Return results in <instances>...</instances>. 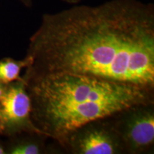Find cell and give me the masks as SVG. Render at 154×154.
I'll list each match as a JSON object with an SVG mask.
<instances>
[{"label": "cell", "mask_w": 154, "mask_h": 154, "mask_svg": "<svg viewBox=\"0 0 154 154\" xmlns=\"http://www.w3.org/2000/svg\"><path fill=\"white\" fill-rule=\"evenodd\" d=\"M64 2L71 4V5H76V4L79 3L82 0H62Z\"/></svg>", "instance_id": "cell-9"}, {"label": "cell", "mask_w": 154, "mask_h": 154, "mask_svg": "<svg viewBox=\"0 0 154 154\" xmlns=\"http://www.w3.org/2000/svg\"><path fill=\"white\" fill-rule=\"evenodd\" d=\"M45 136L36 134H22L9 137L5 151L8 154H40L44 153L42 138Z\"/></svg>", "instance_id": "cell-6"}, {"label": "cell", "mask_w": 154, "mask_h": 154, "mask_svg": "<svg viewBox=\"0 0 154 154\" xmlns=\"http://www.w3.org/2000/svg\"><path fill=\"white\" fill-rule=\"evenodd\" d=\"M22 78L87 75L154 90V6L110 0L42 15Z\"/></svg>", "instance_id": "cell-1"}, {"label": "cell", "mask_w": 154, "mask_h": 154, "mask_svg": "<svg viewBox=\"0 0 154 154\" xmlns=\"http://www.w3.org/2000/svg\"><path fill=\"white\" fill-rule=\"evenodd\" d=\"M28 66L26 58L17 60L10 57L0 59V84L7 86L21 78L23 69Z\"/></svg>", "instance_id": "cell-7"}, {"label": "cell", "mask_w": 154, "mask_h": 154, "mask_svg": "<svg viewBox=\"0 0 154 154\" xmlns=\"http://www.w3.org/2000/svg\"><path fill=\"white\" fill-rule=\"evenodd\" d=\"M19 1L27 8H32L33 6V0H19Z\"/></svg>", "instance_id": "cell-8"}, {"label": "cell", "mask_w": 154, "mask_h": 154, "mask_svg": "<svg viewBox=\"0 0 154 154\" xmlns=\"http://www.w3.org/2000/svg\"><path fill=\"white\" fill-rule=\"evenodd\" d=\"M125 153H148L154 145V104L140 105L113 116Z\"/></svg>", "instance_id": "cell-4"}, {"label": "cell", "mask_w": 154, "mask_h": 154, "mask_svg": "<svg viewBox=\"0 0 154 154\" xmlns=\"http://www.w3.org/2000/svg\"><path fill=\"white\" fill-rule=\"evenodd\" d=\"M6 151H5V145L2 143L0 142V154H5Z\"/></svg>", "instance_id": "cell-11"}, {"label": "cell", "mask_w": 154, "mask_h": 154, "mask_svg": "<svg viewBox=\"0 0 154 154\" xmlns=\"http://www.w3.org/2000/svg\"><path fill=\"white\" fill-rule=\"evenodd\" d=\"M22 79L34 126L60 145L88 122L137 106L154 104V90L87 75L57 73Z\"/></svg>", "instance_id": "cell-2"}, {"label": "cell", "mask_w": 154, "mask_h": 154, "mask_svg": "<svg viewBox=\"0 0 154 154\" xmlns=\"http://www.w3.org/2000/svg\"><path fill=\"white\" fill-rule=\"evenodd\" d=\"M3 132V124H2V121L1 116H0V135H2Z\"/></svg>", "instance_id": "cell-12"}, {"label": "cell", "mask_w": 154, "mask_h": 154, "mask_svg": "<svg viewBox=\"0 0 154 154\" xmlns=\"http://www.w3.org/2000/svg\"><path fill=\"white\" fill-rule=\"evenodd\" d=\"M0 116L3 136L11 137L22 134L41 135L32 122V103L22 76L6 86L0 101Z\"/></svg>", "instance_id": "cell-5"}, {"label": "cell", "mask_w": 154, "mask_h": 154, "mask_svg": "<svg viewBox=\"0 0 154 154\" xmlns=\"http://www.w3.org/2000/svg\"><path fill=\"white\" fill-rule=\"evenodd\" d=\"M112 116L81 126L69 134L61 146L74 154L126 153Z\"/></svg>", "instance_id": "cell-3"}, {"label": "cell", "mask_w": 154, "mask_h": 154, "mask_svg": "<svg viewBox=\"0 0 154 154\" xmlns=\"http://www.w3.org/2000/svg\"><path fill=\"white\" fill-rule=\"evenodd\" d=\"M6 86H4V85H2V84H0V101H1L2 97L4 93H5Z\"/></svg>", "instance_id": "cell-10"}]
</instances>
